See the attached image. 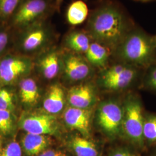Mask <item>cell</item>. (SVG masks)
Instances as JSON below:
<instances>
[{
  "label": "cell",
  "mask_w": 156,
  "mask_h": 156,
  "mask_svg": "<svg viewBox=\"0 0 156 156\" xmlns=\"http://www.w3.org/2000/svg\"><path fill=\"white\" fill-rule=\"evenodd\" d=\"M84 31L95 42L116 48L130 31L123 13L110 5L102 6L91 12Z\"/></svg>",
  "instance_id": "1"
},
{
  "label": "cell",
  "mask_w": 156,
  "mask_h": 156,
  "mask_svg": "<svg viewBox=\"0 0 156 156\" xmlns=\"http://www.w3.org/2000/svg\"><path fill=\"white\" fill-rule=\"evenodd\" d=\"M156 41L140 31H129L116 48L117 54L125 64L144 67L153 61Z\"/></svg>",
  "instance_id": "2"
},
{
  "label": "cell",
  "mask_w": 156,
  "mask_h": 156,
  "mask_svg": "<svg viewBox=\"0 0 156 156\" xmlns=\"http://www.w3.org/2000/svg\"><path fill=\"white\" fill-rule=\"evenodd\" d=\"M55 11V0H22L7 25L17 32L49 20Z\"/></svg>",
  "instance_id": "3"
},
{
  "label": "cell",
  "mask_w": 156,
  "mask_h": 156,
  "mask_svg": "<svg viewBox=\"0 0 156 156\" xmlns=\"http://www.w3.org/2000/svg\"><path fill=\"white\" fill-rule=\"evenodd\" d=\"M57 37V32L49 20L14 32L13 41L20 51L31 53L45 49Z\"/></svg>",
  "instance_id": "4"
},
{
  "label": "cell",
  "mask_w": 156,
  "mask_h": 156,
  "mask_svg": "<svg viewBox=\"0 0 156 156\" xmlns=\"http://www.w3.org/2000/svg\"><path fill=\"white\" fill-rule=\"evenodd\" d=\"M144 122V117L140 101L133 96L129 97L123 106V134L139 147H142L145 143Z\"/></svg>",
  "instance_id": "5"
},
{
  "label": "cell",
  "mask_w": 156,
  "mask_h": 156,
  "mask_svg": "<svg viewBox=\"0 0 156 156\" xmlns=\"http://www.w3.org/2000/svg\"><path fill=\"white\" fill-rule=\"evenodd\" d=\"M97 123L102 131L112 138L123 134V106L108 101L101 104L97 111Z\"/></svg>",
  "instance_id": "6"
},
{
  "label": "cell",
  "mask_w": 156,
  "mask_h": 156,
  "mask_svg": "<svg viewBox=\"0 0 156 156\" xmlns=\"http://www.w3.org/2000/svg\"><path fill=\"white\" fill-rule=\"evenodd\" d=\"M33 67L31 60L19 55H7L0 58V80L11 83L28 73Z\"/></svg>",
  "instance_id": "7"
},
{
  "label": "cell",
  "mask_w": 156,
  "mask_h": 156,
  "mask_svg": "<svg viewBox=\"0 0 156 156\" xmlns=\"http://www.w3.org/2000/svg\"><path fill=\"white\" fill-rule=\"evenodd\" d=\"M56 117L51 115L38 114L25 117L22 122L23 129L28 134L49 135L57 131Z\"/></svg>",
  "instance_id": "8"
},
{
  "label": "cell",
  "mask_w": 156,
  "mask_h": 156,
  "mask_svg": "<svg viewBox=\"0 0 156 156\" xmlns=\"http://www.w3.org/2000/svg\"><path fill=\"white\" fill-rule=\"evenodd\" d=\"M62 67L68 78L73 80H80L87 77L90 67L85 60L77 53H67L62 56Z\"/></svg>",
  "instance_id": "9"
},
{
  "label": "cell",
  "mask_w": 156,
  "mask_h": 156,
  "mask_svg": "<svg viewBox=\"0 0 156 156\" xmlns=\"http://www.w3.org/2000/svg\"><path fill=\"white\" fill-rule=\"evenodd\" d=\"M91 112L88 109L69 108L64 113V120L67 125L76 129L84 136L89 135Z\"/></svg>",
  "instance_id": "10"
},
{
  "label": "cell",
  "mask_w": 156,
  "mask_h": 156,
  "mask_svg": "<svg viewBox=\"0 0 156 156\" xmlns=\"http://www.w3.org/2000/svg\"><path fill=\"white\" fill-rule=\"evenodd\" d=\"M37 66L45 78L53 79L58 75L62 66V56L61 57L58 50L49 49L38 59Z\"/></svg>",
  "instance_id": "11"
},
{
  "label": "cell",
  "mask_w": 156,
  "mask_h": 156,
  "mask_svg": "<svg viewBox=\"0 0 156 156\" xmlns=\"http://www.w3.org/2000/svg\"><path fill=\"white\" fill-rule=\"evenodd\" d=\"M68 100L73 108L88 109L94 102V93L89 85L74 86L68 91Z\"/></svg>",
  "instance_id": "12"
},
{
  "label": "cell",
  "mask_w": 156,
  "mask_h": 156,
  "mask_svg": "<svg viewBox=\"0 0 156 156\" xmlns=\"http://www.w3.org/2000/svg\"><path fill=\"white\" fill-rule=\"evenodd\" d=\"M91 42V38L84 30L71 29L64 37V43L66 47L77 54H85Z\"/></svg>",
  "instance_id": "13"
},
{
  "label": "cell",
  "mask_w": 156,
  "mask_h": 156,
  "mask_svg": "<svg viewBox=\"0 0 156 156\" xmlns=\"http://www.w3.org/2000/svg\"><path fill=\"white\" fill-rule=\"evenodd\" d=\"M51 144L49 136L45 135L28 134L22 140L23 150L29 156L38 155L49 147Z\"/></svg>",
  "instance_id": "14"
},
{
  "label": "cell",
  "mask_w": 156,
  "mask_h": 156,
  "mask_svg": "<svg viewBox=\"0 0 156 156\" xmlns=\"http://www.w3.org/2000/svg\"><path fill=\"white\" fill-rule=\"evenodd\" d=\"M137 72L133 66H128L122 72L111 78L102 79L105 87L109 90L124 89L131 83L136 76Z\"/></svg>",
  "instance_id": "15"
},
{
  "label": "cell",
  "mask_w": 156,
  "mask_h": 156,
  "mask_svg": "<svg viewBox=\"0 0 156 156\" xmlns=\"http://www.w3.org/2000/svg\"><path fill=\"white\" fill-rule=\"evenodd\" d=\"M64 105V94L58 85L51 86L44 101L43 106L46 111L56 114L62 111Z\"/></svg>",
  "instance_id": "16"
},
{
  "label": "cell",
  "mask_w": 156,
  "mask_h": 156,
  "mask_svg": "<svg viewBox=\"0 0 156 156\" xmlns=\"http://www.w3.org/2000/svg\"><path fill=\"white\" fill-rule=\"evenodd\" d=\"M89 16V9L87 4L82 0L73 2L67 9L66 19L69 24L78 26L87 19Z\"/></svg>",
  "instance_id": "17"
},
{
  "label": "cell",
  "mask_w": 156,
  "mask_h": 156,
  "mask_svg": "<svg viewBox=\"0 0 156 156\" xmlns=\"http://www.w3.org/2000/svg\"><path fill=\"white\" fill-rule=\"evenodd\" d=\"M85 55L88 62L96 67H104L108 61L109 52L107 47L94 42H91Z\"/></svg>",
  "instance_id": "18"
},
{
  "label": "cell",
  "mask_w": 156,
  "mask_h": 156,
  "mask_svg": "<svg viewBox=\"0 0 156 156\" xmlns=\"http://www.w3.org/2000/svg\"><path fill=\"white\" fill-rule=\"evenodd\" d=\"M71 146L76 156H98V151L94 143L86 137L74 136Z\"/></svg>",
  "instance_id": "19"
},
{
  "label": "cell",
  "mask_w": 156,
  "mask_h": 156,
  "mask_svg": "<svg viewBox=\"0 0 156 156\" xmlns=\"http://www.w3.org/2000/svg\"><path fill=\"white\" fill-rule=\"evenodd\" d=\"M20 94L23 102L26 104H34L39 98L38 88L32 78L22 80L20 84Z\"/></svg>",
  "instance_id": "20"
},
{
  "label": "cell",
  "mask_w": 156,
  "mask_h": 156,
  "mask_svg": "<svg viewBox=\"0 0 156 156\" xmlns=\"http://www.w3.org/2000/svg\"><path fill=\"white\" fill-rule=\"evenodd\" d=\"M22 0H0V24L7 25Z\"/></svg>",
  "instance_id": "21"
},
{
  "label": "cell",
  "mask_w": 156,
  "mask_h": 156,
  "mask_svg": "<svg viewBox=\"0 0 156 156\" xmlns=\"http://www.w3.org/2000/svg\"><path fill=\"white\" fill-rule=\"evenodd\" d=\"M143 135L145 140L151 144L156 142V115L144 117Z\"/></svg>",
  "instance_id": "22"
},
{
  "label": "cell",
  "mask_w": 156,
  "mask_h": 156,
  "mask_svg": "<svg viewBox=\"0 0 156 156\" xmlns=\"http://www.w3.org/2000/svg\"><path fill=\"white\" fill-rule=\"evenodd\" d=\"M14 32L8 25L0 24V56L13 41Z\"/></svg>",
  "instance_id": "23"
},
{
  "label": "cell",
  "mask_w": 156,
  "mask_h": 156,
  "mask_svg": "<svg viewBox=\"0 0 156 156\" xmlns=\"http://www.w3.org/2000/svg\"><path fill=\"white\" fill-rule=\"evenodd\" d=\"M13 122L10 111L0 110V134H9L13 129Z\"/></svg>",
  "instance_id": "24"
},
{
  "label": "cell",
  "mask_w": 156,
  "mask_h": 156,
  "mask_svg": "<svg viewBox=\"0 0 156 156\" xmlns=\"http://www.w3.org/2000/svg\"><path fill=\"white\" fill-rule=\"evenodd\" d=\"M14 108L13 97L6 89H0V110L11 111Z\"/></svg>",
  "instance_id": "25"
},
{
  "label": "cell",
  "mask_w": 156,
  "mask_h": 156,
  "mask_svg": "<svg viewBox=\"0 0 156 156\" xmlns=\"http://www.w3.org/2000/svg\"><path fill=\"white\" fill-rule=\"evenodd\" d=\"M0 156H22L21 147L17 142H11L0 152Z\"/></svg>",
  "instance_id": "26"
},
{
  "label": "cell",
  "mask_w": 156,
  "mask_h": 156,
  "mask_svg": "<svg viewBox=\"0 0 156 156\" xmlns=\"http://www.w3.org/2000/svg\"><path fill=\"white\" fill-rule=\"evenodd\" d=\"M146 84L151 89L156 90V67L149 71L146 79Z\"/></svg>",
  "instance_id": "27"
},
{
  "label": "cell",
  "mask_w": 156,
  "mask_h": 156,
  "mask_svg": "<svg viewBox=\"0 0 156 156\" xmlns=\"http://www.w3.org/2000/svg\"><path fill=\"white\" fill-rule=\"evenodd\" d=\"M110 156H136L127 148H119L113 151Z\"/></svg>",
  "instance_id": "28"
},
{
  "label": "cell",
  "mask_w": 156,
  "mask_h": 156,
  "mask_svg": "<svg viewBox=\"0 0 156 156\" xmlns=\"http://www.w3.org/2000/svg\"><path fill=\"white\" fill-rule=\"evenodd\" d=\"M38 156H67L61 151L56 150H46L42 151Z\"/></svg>",
  "instance_id": "29"
},
{
  "label": "cell",
  "mask_w": 156,
  "mask_h": 156,
  "mask_svg": "<svg viewBox=\"0 0 156 156\" xmlns=\"http://www.w3.org/2000/svg\"><path fill=\"white\" fill-rule=\"evenodd\" d=\"M64 0H55V6H56V11L60 12L62 4Z\"/></svg>",
  "instance_id": "30"
},
{
  "label": "cell",
  "mask_w": 156,
  "mask_h": 156,
  "mask_svg": "<svg viewBox=\"0 0 156 156\" xmlns=\"http://www.w3.org/2000/svg\"><path fill=\"white\" fill-rule=\"evenodd\" d=\"M140 1H149V0H140Z\"/></svg>",
  "instance_id": "31"
},
{
  "label": "cell",
  "mask_w": 156,
  "mask_h": 156,
  "mask_svg": "<svg viewBox=\"0 0 156 156\" xmlns=\"http://www.w3.org/2000/svg\"><path fill=\"white\" fill-rule=\"evenodd\" d=\"M0 149H1V141H0Z\"/></svg>",
  "instance_id": "32"
},
{
  "label": "cell",
  "mask_w": 156,
  "mask_h": 156,
  "mask_svg": "<svg viewBox=\"0 0 156 156\" xmlns=\"http://www.w3.org/2000/svg\"></svg>",
  "instance_id": "33"
}]
</instances>
